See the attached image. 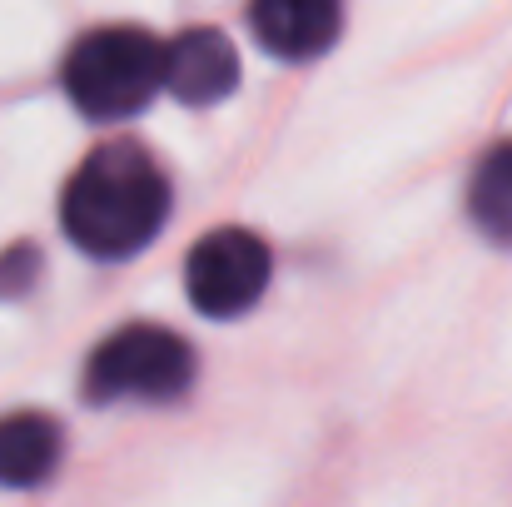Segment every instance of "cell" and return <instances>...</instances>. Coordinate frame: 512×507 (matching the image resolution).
I'll return each mask as SVG.
<instances>
[{
  "label": "cell",
  "instance_id": "cell-1",
  "mask_svg": "<svg viewBox=\"0 0 512 507\" xmlns=\"http://www.w3.org/2000/svg\"><path fill=\"white\" fill-rule=\"evenodd\" d=\"M60 219L75 249L95 259H130L165 229L170 179L140 145H100L70 174Z\"/></svg>",
  "mask_w": 512,
  "mask_h": 507
},
{
  "label": "cell",
  "instance_id": "cell-2",
  "mask_svg": "<svg viewBox=\"0 0 512 507\" xmlns=\"http://www.w3.org/2000/svg\"><path fill=\"white\" fill-rule=\"evenodd\" d=\"M165 90V45L140 25H100L65 55V95L90 120H130Z\"/></svg>",
  "mask_w": 512,
  "mask_h": 507
},
{
  "label": "cell",
  "instance_id": "cell-3",
  "mask_svg": "<svg viewBox=\"0 0 512 507\" xmlns=\"http://www.w3.org/2000/svg\"><path fill=\"white\" fill-rule=\"evenodd\" d=\"M194 383V348L160 324L110 334L85 363L90 403H174Z\"/></svg>",
  "mask_w": 512,
  "mask_h": 507
},
{
  "label": "cell",
  "instance_id": "cell-4",
  "mask_svg": "<svg viewBox=\"0 0 512 507\" xmlns=\"http://www.w3.org/2000/svg\"><path fill=\"white\" fill-rule=\"evenodd\" d=\"M269 274H274V259H269V244L239 224H224L214 234H204L194 249H189V264H184V289H189V304L209 319H239L249 314L264 289H269Z\"/></svg>",
  "mask_w": 512,
  "mask_h": 507
},
{
  "label": "cell",
  "instance_id": "cell-5",
  "mask_svg": "<svg viewBox=\"0 0 512 507\" xmlns=\"http://www.w3.org/2000/svg\"><path fill=\"white\" fill-rule=\"evenodd\" d=\"M239 85V50L224 30L194 25L165 45V90L179 105H219Z\"/></svg>",
  "mask_w": 512,
  "mask_h": 507
},
{
  "label": "cell",
  "instance_id": "cell-6",
  "mask_svg": "<svg viewBox=\"0 0 512 507\" xmlns=\"http://www.w3.org/2000/svg\"><path fill=\"white\" fill-rule=\"evenodd\" d=\"M254 40L279 60H319L343 25V0H249Z\"/></svg>",
  "mask_w": 512,
  "mask_h": 507
},
{
  "label": "cell",
  "instance_id": "cell-7",
  "mask_svg": "<svg viewBox=\"0 0 512 507\" xmlns=\"http://www.w3.org/2000/svg\"><path fill=\"white\" fill-rule=\"evenodd\" d=\"M65 458V433L50 413H10L0 418V488H40L55 478Z\"/></svg>",
  "mask_w": 512,
  "mask_h": 507
},
{
  "label": "cell",
  "instance_id": "cell-8",
  "mask_svg": "<svg viewBox=\"0 0 512 507\" xmlns=\"http://www.w3.org/2000/svg\"><path fill=\"white\" fill-rule=\"evenodd\" d=\"M468 214L483 239L512 249V140L493 145L468 179Z\"/></svg>",
  "mask_w": 512,
  "mask_h": 507
},
{
  "label": "cell",
  "instance_id": "cell-9",
  "mask_svg": "<svg viewBox=\"0 0 512 507\" xmlns=\"http://www.w3.org/2000/svg\"><path fill=\"white\" fill-rule=\"evenodd\" d=\"M35 264H40V259H35V249H25V244H20V249H10V254L0 259V294H20V289L35 279Z\"/></svg>",
  "mask_w": 512,
  "mask_h": 507
}]
</instances>
